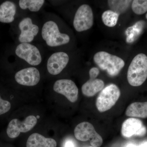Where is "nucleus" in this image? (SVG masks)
<instances>
[{"mask_svg": "<svg viewBox=\"0 0 147 147\" xmlns=\"http://www.w3.org/2000/svg\"><path fill=\"white\" fill-rule=\"evenodd\" d=\"M17 57L32 66H37L41 63L42 56L39 49L30 43H20L15 50Z\"/></svg>", "mask_w": 147, "mask_h": 147, "instance_id": "nucleus-7", "label": "nucleus"}, {"mask_svg": "<svg viewBox=\"0 0 147 147\" xmlns=\"http://www.w3.org/2000/svg\"><path fill=\"white\" fill-rule=\"evenodd\" d=\"M37 122V119L34 116H28L25 120L21 121L18 119H13L9 123L7 133L9 138H16L21 132L25 133L31 130Z\"/></svg>", "mask_w": 147, "mask_h": 147, "instance_id": "nucleus-8", "label": "nucleus"}, {"mask_svg": "<svg viewBox=\"0 0 147 147\" xmlns=\"http://www.w3.org/2000/svg\"><path fill=\"white\" fill-rule=\"evenodd\" d=\"M11 107L10 102L2 99L0 95V115L8 112L10 110Z\"/></svg>", "mask_w": 147, "mask_h": 147, "instance_id": "nucleus-23", "label": "nucleus"}, {"mask_svg": "<svg viewBox=\"0 0 147 147\" xmlns=\"http://www.w3.org/2000/svg\"><path fill=\"white\" fill-rule=\"evenodd\" d=\"M99 73V69L96 67L90 69L89 71L90 79H96Z\"/></svg>", "mask_w": 147, "mask_h": 147, "instance_id": "nucleus-24", "label": "nucleus"}, {"mask_svg": "<svg viewBox=\"0 0 147 147\" xmlns=\"http://www.w3.org/2000/svg\"><path fill=\"white\" fill-rule=\"evenodd\" d=\"M120 95V90L115 84H110L105 87L96 99L98 110L102 113L110 110L115 104Z\"/></svg>", "mask_w": 147, "mask_h": 147, "instance_id": "nucleus-4", "label": "nucleus"}, {"mask_svg": "<svg viewBox=\"0 0 147 147\" xmlns=\"http://www.w3.org/2000/svg\"><path fill=\"white\" fill-rule=\"evenodd\" d=\"M138 147H147V142H144L140 144Z\"/></svg>", "mask_w": 147, "mask_h": 147, "instance_id": "nucleus-27", "label": "nucleus"}, {"mask_svg": "<svg viewBox=\"0 0 147 147\" xmlns=\"http://www.w3.org/2000/svg\"><path fill=\"white\" fill-rule=\"evenodd\" d=\"M104 83L98 79H90L82 86V92L88 97H92L103 89Z\"/></svg>", "mask_w": 147, "mask_h": 147, "instance_id": "nucleus-16", "label": "nucleus"}, {"mask_svg": "<svg viewBox=\"0 0 147 147\" xmlns=\"http://www.w3.org/2000/svg\"><path fill=\"white\" fill-rule=\"evenodd\" d=\"M16 7L13 2L6 1L0 5V22L5 24L12 23L16 15Z\"/></svg>", "mask_w": 147, "mask_h": 147, "instance_id": "nucleus-15", "label": "nucleus"}, {"mask_svg": "<svg viewBox=\"0 0 147 147\" xmlns=\"http://www.w3.org/2000/svg\"><path fill=\"white\" fill-rule=\"evenodd\" d=\"M132 2L128 0H110L108 3L110 10L120 15L127 10Z\"/></svg>", "mask_w": 147, "mask_h": 147, "instance_id": "nucleus-18", "label": "nucleus"}, {"mask_svg": "<svg viewBox=\"0 0 147 147\" xmlns=\"http://www.w3.org/2000/svg\"><path fill=\"white\" fill-rule=\"evenodd\" d=\"M131 9L138 15L144 14L147 11V0H134L131 3Z\"/></svg>", "mask_w": 147, "mask_h": 147, "instance_id": "nucleus-22", "label": "nucleus"}, {"mask_svg": "<svg viewBox=\"0 0 147 147\" xmlns=\"http://www.w3.org/2000/svg\"><path fill=\"white\" fill-rule=\"evenodd\" d=\"M74 134L76 139L82 142L90 140L93 147H99L102 145V137L96 131L93 125L88 122L79 124L75 127Z\"/></svg>", "mask_w": 147, "mask_h": 147, "instance_id": "nucleus-5", "label": "nucleus"}, {"mask_svg": "<svg viewBox=\"0 0 147 147\" xmlns=\"http://www.w3.org/2000/svg\"><path fill=\"white\" fill-rule=\"evenodd\" d=\"M125 115L133 117L147 118V102L131 103L127 108Z\"/></svg>", "mask_w": 147, "mask_h": 147, "instance_id": "nucleus-17", "label": "nucleus"}, {"mask_svg": "<svg viewBox=\"0 0 147 147\" xmlns=\"http://www.w3.org/2000/svg\"><path fill=\"white\" fill-rule=\"evenodd\" d=\"M147 129L139 119L130 118L125 121L121 127V134L124 137L129 138L133 136H144Z\"/></svg>", "mask_w": 147, "mask_h": 147, "instance_id": "nucleus-13", "label": "nucleus"}, {"mask_svg": "<svg viewBox=\"0 0 147 147\" xmlns=\"http://www.w3.org/2000/svg\"><path fill=\"white\" fill-rule=\"evenodd\" d=\"M147 79V56L144 54L136 55L129 66L127 79L134 87L141 86Z\"/></svg>", "mask_w": 147, "mask_h": 147, "instance_id": "nucleus-1", "label": "nucleus"}, {"mask_svg": "<svg viewBox=\"0 0 147 147\" xmlns=\"http://www.w3.org/2000/svg\"><path fill=\"white\" fill-rule=\"evenodd\" d=\"M63 147H76V144L72 139H67L64 142Z\"/></svg>", "mask_w": 147, "mask_h": 147, "instance_id": "nucleus-25", "label": "nucleus"}, {"mask_svg": "<svg viewBox=\"0 0 147 147\" xmlns=\"http://www.w3.org/2000/svg\"><path fill=\"white\" fill-rule=\"evenodd\" d=\"M119 15L111 10L105 11L102 15V20L105 26L114 27L117 25Z\"/></svg>", "mask_w": 147, "mask_h": 147, "instance_id": "nucleus-21", "label": "nucleus"}, {"mask_svg": "<svg viewBox=\"0 0 147 147\" xmlns=\"http://www.w3.org/2000/svg\"><path fill=\"white\" fill-rule=\"evenodd\" d=\"M92 147V146H91V147Z\"/></svg>", "mask_w": 147, "mask_h": 147, "instance_id": "nucleus-29", "label": "nucleus"}, {"mask_svg": "<svg viewBox=\"0 0 147 147\" xmlns=\"http://www.w3.org/2000/svg\"><path fill=\"white\" fill-rule=\"evenodd\" d=\"M124 147H138V146L133 143H128L125 145Z\"/></svg>", "mask_w": 147, "mask_h": 147, "instance_id": "nucleus-26", "label": "nucleus"}, {"mask_svg": "<svg viewBox=\"0 0 147 147\" xmlns=\"http://www.w3.org/2000/svg\"><path fill=\"white\" fill-rule=\"evenodd\" d=\"M18 27L21 33L18 39L21 43H30L39 32L38 26L33 24L30 17L23 18L18 24Z\"/></svg>", "mask_w": 147, "mask_h": 147, "instance_id": "nucleus-10", "label": "nucleus"}, {"mask_svg": "<svg viewBox=\"0 0 147 147\" xmlns=\"http://www.w3.org/2000/svg\"><path fill=\"white\" fill-rule=\"evenodd\" d=\"M144 24L143 21H139L132 26L129 27L127 29L125 32L127 36V42L131 43L134 42L137 39L142 33Z\"/></svg>", "mask_w": 147, "mask_h": 147, "instance_id": "nucleus-20", "label": "nucleus"}, {"mask_svg": "<svg viewBox=\"0 0 147 147\" xmlns=\"http://www.w3.org/2000/svg\"><path fill=\"white\" fill-rule=\"evenodd\" d=\"M55 92L63 95L71 102H76L78 98L79 90L74 82L69 79H59L53 86Z\"/></svg>", "mask_w": 147, "mask_h": 147, "instance_id": "nucleus-9", "label": "nucleus"}, {"mask_svg": "<svg viewBox=\"0 0 147 147\" xmlns=\"http://www.w3.org/2000/svg\"><path fill=\"white\" fill-rule=\"evenodd\" d=\"M55 139L45 138L37 133L32 134L27 140L26 147H57Z\"/></svg>", "mask_w": 147, "mask_h": 147, "instance_id": "nucleus-14", "label": "nucleus"}, {"mask_svg": "<svg viewBox=\"0 0 147 147\" xmlns=\"http://www.w3.org/2000/svg\"><path fill=\"white\" fill-rule=\"evenodd\" d=\"M69 61V57L66 53L58 52L53 53L47 60V71L52 75H58L64 69Z\"/></svg>", "mask_w": 147, "mask_h": 147, "instance_id": "nucleus-11", "label": "nucleus"}, {"mask_svg": "<svg viewBox=\"0 0 147 147\" xmlns=\"http://www.w3.org/2000/svg\"><path fill=\"white\" fill-rule=\"evenodd\" d=\"M94 24V15L91 7L87 4L80 6L74 16L73 26L76 31L82 32L90 29Z\"/></svg>", "mask_w": 147, "mask_h": 147, "instance_id": "nucleus-6", "label": "nucleus"}, {"mask_svg": "<svg viewBox=\"0 0 147 147\" xmlns=\"http://www.w3.org/2000/svg\"><path fill=\"white\" fill-rule=\"evenodd\" d=\"M42 38L47 46L57 47L67 44L70 41L69 36L60 32L57 24L55 21L45 22L41 30Z\"/></svg>", "mask_w": 147, "mask_h": 147, "instance_id": "nucleus-3", "label": "nucleus"}, {"mask_svg": "<svg viewBox=\"0 0 147 147\" xmlns=\"http://www.w3.org/2000/svg\"><path fill=\"white\" fill-rule=\"evenodd\" d=\"M146 19H147V13H146Z\"/></svg>", "mask_w": 147, "mask_h": 147, "instance_id": "nucleus-28", "label": "nucleus"}, {"mask_svg": "<svg viewBox=\"0 0 147 147\" xmlns=\"http://www.w3.org/2000/svg\"><path fill=\"white\" fill-rule=\"evenodd\" d=\"M39 70L35 67L23 69L16 72L15 79L20 85L27 86H34L39 83L40 80Z\"/></svg>", "mask_w": 147, "mask_h": 147, "instance_id": "nucleus-12", "label": "nucleus"}, {"mask_svg": "<svg viewBox=\"0 0 147 147\" xmlns=\"http://www.w3.org/2000/svg\"><path fill=\"white\" fill-rule=\"evenodd\" d=\"M45 3L44 0H20L18 3L22 9H28L32 12H37Z\"/></svg>", "mask_w": 147, "mask_h": 147, "instance_id": "nucleus-19", "label": "nucleus"}, {"mask_svg": "<svg viewBox=\"0 0 147 147\" xmlns=\"http://www.w3.org/2000/svg\"><path fill=\"white\" fill-rule=\"evenodd\" d=\"M93 59L95 63L100 69L107 71L111 76H117L125 64L121 58L105 51H100L96 53Z\"/></svg>", "mask_w": 147, "mask_h": 147, "instance_id": "nucleus-2", "label": "nucleus"}]
</instances>
